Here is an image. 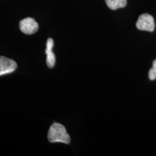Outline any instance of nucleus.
Wrapping results in <instances>:
<instances>
[{
    "instance_id": "nucleus-2",
    "label": "nucleus",
    "mask_w": 156,
    "mask_h": 156,
    "mask_svg": "<svg viewBox=\"0 0 156 156\" xmlns=\"http://www.w3.org/2000/svg\"><path fill=\"white\" fill-rule=\"evenodd\" d=\"M136 27L140 30L153 32L155 28L153 17L147 13L142 14L138 17L136 23Z\"/></svg>"
},
{
    "instance_id": "nucleus-3",
    "label": "nucleus",
    "mask_w": 156,
    "mask_h": 156,
    "mask_svg": "<svg viewBox=\"0 0 156 156\" xmlns=\"http://www.w3.org/2000/svg\"><path fill=\"white\" fill-rule=\"evenodd\" d=\"M21 31L25 34L31 35L36 33L38 30V24L34 19L27 17L22 20L19 23Z\"/></svg>"
},
{
    "instance_id": "nucleus-5",
    "label": "nucleus",
    "mask_w": 156,
    "mask_h": 156,
    "mask_svg": "<svg viewBox=\"0 0 156 156\" xmlns=\"http://www.w3.org/2000/svg\"><path fill=\"white\" fill-rule=\"evenodd\" d=\"M54 45L53 40L51 38H48L46 44L45 53L46 54V64L49 68H53L56 62V57L52 51V48Z\"/></svg>"
},
{
    "instance_id": "nucleus-1",
    "label": "nucleus",
    "mask_w": 156,
    "mask_h": 156,
    "mask_svg": "<svg viewBox=\"0 0 156 156\" xmlns=\"http://www.w3.org/2000/svg\"><path fill=\"white\" fill-rule=\"evenodd\" d=\"M48 138L51 143L62 142L68 144L70 142V136L67 133L64 126L58 123H53L49 129Z\"/></svg>"
},
{
    "instance_id": "nucleus-7",
    "label": "nucleus",
    "mask_w": 156,
    "mask_h": 156,
    "mask_svg": "<svg viewBox=\"0 0 156 156\" xmlns=\"http://www.w3.org/2000/svg\"><path fill=\"white\" fill-rule=\"evenodd\" d=\"M149 78L151 80H154L156 79V59L153 62V67L149 72Z\"/></svg>"
},
{
    "instance_id": "nucleus-4",
    "label": "nucleus",
    "mask_w": 156,
    "mask_h": 156,
    "mask_svg": "<svg viewBox=\"0 0 156 156\" xmlns=\"http://www.w3.org/2000/svg\"><path fill=\"white\" fill-rule=\"evenodd\" d=\"M17 67L14 60L4 56H0V76L14 72Z\"/></svg>"
},
{
    "instance_id": "nucleus-6",
    "label": "nucleus",
    "mask_w": 156,
    "mask_h": 156,
    "mask_svg": "<svg viewBox=\"0 0 156 156\" xmlns=\"http://www.w3.org/2000/svg\"><path fill=\"white\" fill-rule=\"evenodd\" d=\"M107 6L112 10L125 7L127 5V0H105Z\"/></svg>"
}]
</instances>
